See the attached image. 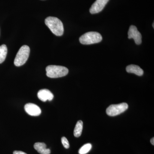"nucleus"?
<instances>
[{
	"instance_id": "f8f14e48",
	"label": "nucleus",
	"mask_w": 154,
	"mask_h": 154,
	"mask_svg": "<svg viewBox=\"0 0 154 154\" xmlns=\"http://www.w3.org/2000/svg\"><path fill=\"white\" fill-rule=\"evenodd\" d=\"M83 122L82 120H79L77 122L74 131V135L75 137H79L81 136L82 131Z\"/></svg>"
},
{
	"instance_id": "9d476101",
	"label": "nucleus",
	"mask_w": 154,
	"mask_h": 154,
	"mask_svg": "<svg viewBox=\"0 0 154 154\" xmlns=\"http://www.w3.org/2000/svg\"><path fill=\"white\" fill-rule=\"evenodd\" d=\"M34 148L40 154H50L51 150L47 149L46 145L44 143H36L34 144Z\"/></svg>"
},
{
	"instance_id": "9b49d317",
	"label": "nucleus",
	"mask_w": 154,
	"mask_h": 154,
	"mask_svg": "<svg viewBox=\"0 0 154 154\" xmlns=\"http://www.w3.org/2000/svg\"><path fill=\"white\" fill-rule=\"evenodd\" d=\"M126 71L128 73H134L138 76H142L143 74V71L140 67L135 65H130L127 66Z\"/></svg>"
},
{
	"instance_id": "dca6fc26",
	"label": "nucleus",
	"mask_w": 154,
	"mask_h": 154,
	"mask_svg": "<svg viewBox=\"0 0 154 154\" xmlns=\"http://www.w3.org/2000/svg\"><path fill=\"white\" fill-rule=\"evenodd\" d=\"M14 154H27L26 153L22 151H15L13 153Z\"/></svg>"
},
{
	"instance_id": "0eeeda50",
	"label": "nucleus",
	"mask_w": 154,
	"mask_h": 154,
	"mask_svg": "<svg viewBox=\"0 0 154 154\" xmlns=\"http://www.w3.org/2000/svg\"><path fill=\"white\" fill-rule=\"evenodd\" d=\"M109 0H96L90 8L91 14H98L102 11Z\"/></svg>"
},
{
	"instance_id": "423d86ee",
	"label": "nucleus",
	"mask_w": 154,
	"mask_h": 154,
	"mask_svg": "<svg viewBox=\"0 0 154 154\" xmlns=\"http://www.w3.org/2000/svg\"><path fill=\"white\" fill-rule=\"evenodd\" d=\"M128 38H133L137 45H140L142 42V36L137 28L134 25L130 27L128 31Z\"/></svg>"
},
{
	"instance_id": "f257e3e1",
	"label": "nucleus",
	"mask_w": 154,
	"mask_h": 154,
	"mask_svg": "<svg viewBox=\"0 0 154 154\" xmlns=\"http://www.w3.org/2000/svg\"><path fill=\"white\" fill-rule=\"evenodd\" d=\"M45 24L51 32L56 36H61L63 34V24L57 18L51 17H47L45 19Z\"/></svg>"
},
{
	"instance_id": "a211bd4d",
	"label": "nucleus",
	"mask_w": 154,
	"mask_h": 154,
	"mask_svg": "<svg viewBox=\"0 0 154 154\" xmlns=\"http://www.w3.org/2000/svg\"><path fill=\"white\" fill-rule=\"evenodd\" d=\"M154 23H153V28H154Z\"/></svg>"
},
{
	"instance_id": "2eb2a0df",
	"label": "nucleus",
	"mask_w": 154,
	"mask_h": 154,
	"mask_svg": "<svg viewBox=\"0 0 154 154\" xmlns=\"http://www.w3.org/2000/svg\"><path fill=\"white\" fill-rule=\"evenodd\" d=\"M61 142L63 145L66 149H69V143L68 140L67 139L66 137H62Z\"/></svg>"
},
{
	"instance_id": "f03ea898",
	"label": "nucleus",
	"mask_w": 154,
	"mask_h": 154,
	"mask_svg": "<svg viewBox=\"0 0 154 154\" xmlns=\"http://www.w3.org/2000/svg\"><path fill=\"white\" fill-rule=\"evenodd\" d=\"M46 75L50 78H60L66 75L69 72L68 69L60 66L50 65L46 68Z\"/></svg>"
},
{
	"instance_id": "20e7f679",
	"label": "nucleus",
	"mask_w": 154,
	"mask_h": 154,
	"mask_svg": "<svg viewBox=\"0 0 154 154\" xmlns=\"http://www.w3.org/2000/svg\"><path fill=\"white\" fill-rule=\"evenodd\" d=\"M30 52V48L28 45H24L20 48L14 60L15 65L17 66L23 65L28 60Z\"/></svg>"
},
{
	"instance_id": "6e6552de",
	"label": "nucleus",
	"mask_w": 154,
	"mask_h": 154,
	"mask_svg": "<svg viewBox=\"0 0 154 154\" xmlns=\"http://www.w3.org/2000/svg\"><path fill=\"white\" fill-rule=\"evenodd\" d=\"M25 111L29 115L32 116H38L41 114V110L40 107L35 104L28 103L25 106Z\"/></svg>"
},
{
	"instance_id": "39448f33",
	"label": "nucleus",
	"mask_w": 154,
	"mask_h": 154,
	"mask_svg": "<svg viewBox=\"0 0 154 154\" xmlns=\"http://www.w3.org/2000/svg\"><path fill=\"white\" fill-rule=\"evenodd\" d=\"M128 105L126 103H122L118 105H110L107 107L106 113L111 116H116L125 112L128 108Z\"/></svg>"
},
{
	"instance_id": "4468645a",
	"label": "nucleus",
	"mask_w": 154,
	"mask_h": 154,
	"mask_svg": "<svg viewBox=\"0 0 154 154\" xmlns=\"http://www.w3.org/2000/svg\"><path fill=\"white\" fill-rule=\"evenodd\" d=\"M92 149V145L91 143H87L84 145L79 150V154H86L89 152Z\"/></svg>"
},
{
	"instance_id": "ddd939ff",
	"label": "nucleus",
	"mask_w": 154,
	"mask_h": 154,
	"mask_svg": "<svg viewBox=\"0 0 154 154\" xmlns=\"http://www.w3.org/2000/svg\"><path fill=\"white\" fill-rule=\"evenodd\" d=\"M8 53V48L5 45L0 46V63H2L5 60Z\"/></svg>"
},
{
	"instance_id": "f3484780",
	"label": "nucleus",
	"mask_w": 154,
	"mask_h": 154,
	"mask_svg": "<svg viewBox=\"0 0 154 154\" xmlns=\"http://www.w3.org/2000/svg\"><path fill=\"white\" fill-rule=\"evenodd\" d=\"M151 143L152 144V145H154V138L153 137L151 139V140H150Z\"/></svg>"
},
{
	"instance_id": "7ed1b4c3",
	"label": "nucleus",
	"mask_w": 154,
	"mask_h": 154,
	"mask_svg": "<svg viewBox=\"0 0 154 154\" xmlns=\"http://www.w3.org/2000/svg\"><path fill=\"white\" fill-rule=\"evenodd\" d=\"M102 35L100 33L91 31L82 35L80 37L79 41L83 45H91L99 43L102 41Z\"/></svg>"
},
{
	"instance_id": "1a4fd4ad",
	"label": "nucleus",
	"mask_w": 154,
	"mask_h": 154,
	"mask_svg": "<svg viewBox=\"0 0 154 154\" xmlns=\"http://www.w3.org/2000/svg\"><path fill=\"white\" fill-rule=\"evenodd\" d=\"M38 99L43 102H46L47 100L51 101L54 98L52 93L47 89H42L38 91L37 94Z\"/></svg>"
}]
</instances>
